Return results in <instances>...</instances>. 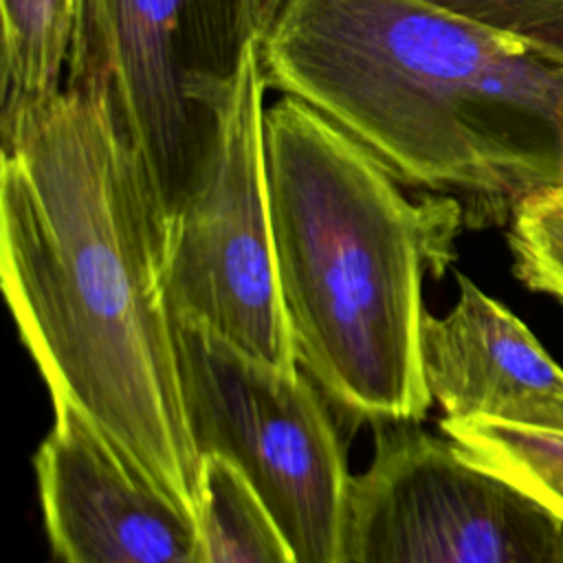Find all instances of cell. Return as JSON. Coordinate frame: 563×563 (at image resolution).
Returning <instances> with one entry per match:
<instances>
[{"instance_id": "obj_3", "label": "cell", "mask_w": 563, "mask_h": 563, "mask_svg": "<svg viewBox=\"0 0 563 563\" xmlns=\"http://www.w3.org/2000/svg\"><path fill=\"white\" fill-rule=\"evenodd\" d=\"M266 183L301 372L358 420H422V279L449 262L462 202L407 198L361 143L284 95L266 108Z\"/></svg>"}, {"instance_id": "obj_15", "label": "cell", "mask_w": 563, "mask_h": 563, "mask_svg": "<svg viewBox=\"0 0 563 563\" xmlns=\"http://www.w3.org/2000/svg\"><path fill=\"white\" fill-rule=\"evenodd\" d=\"M249 4H251L253 33L257 40H262L268 26L273 24V20L277 18V13L282 11V7L286 4V0H249Z\"/></svg>"}, {"instance_id": "obj_14", "label": "cell", "mask_w": 563, "mask_h": 563, "mask_svg": "<svg viewBox=\"0 0 563 563\" xmlns=\"http://www.w3.org/2000/svg\"><path fill=\"white\" fill-rule=\"evenodd\" d=\"M479 24L563 51V0H429Z\"/></svg>"}, {"instance_id": "obj_13", "label": "cell", "mask_w": 563, "mask_h": 563, "mask_svg": "<svg viewBox=\"0 0 563 563\" xmlns=\"http://www.w3.org/2000/svg\"><path fill=\"white\" fill-rule=\"evenodd\" d=\"M508 218L515 275L563 301V183L526 194Z\"/></svg>"}, {"instance_id": "obj_2", "label": "cell", "mask_w": 563, "mask_h": 563, "mask_svg": "<svg viewBox=\"0 0 563 563\" xmlns=\"http://www.w3.org/2000/svg\"><path fill=\"white\" fill-rule=\"evenodd\" d=\"M260 59L402 185L504 218L563 183L559 48L429 0H286Z\"/></svg>"}, {"instance_id": "obj_10", "label": "cell", "mask_w": 563, "mask_h": 563, "mask_svg": "<svg viewBox=\"0 0 563 563\" xmlns=\"http://www.w3.org/2000/svg\"><path fill=\"white\" fill-rule=\"evenodd\" d=\"M79 0H0V139L57 97Z\"/></svg>"}, {"instance_id": "obj_4", "label": "cell", "mask_w": 563, "mask_h": 563, "mask_svg": "<svg viewBox=\"0 0 563 563\" xmlns=\"http://www.w3.org/2000/svg\"><path fill=\"white\" fill-rule=\"evenodd\" d=\"M251 40L249 0H79L66 88L110 108L165 216L211 156Z\"/></svg>"}, {"instance_id": "obj_1", "label": "cell", "mask_w": 563, "mask_h": 563, "mask_svg": "<svg viewBox=\"0 0 563 563\" xmlns=\"http://www.w3.org/2000/svg\"><path fill=\"white\" fill-rule=\"evenodd\" d=\"M0 141V282L53 405L198 517L202 460L163 286L167 216L139 150L101 99L66 86Z\"/></svg>"}, {"instance_id": "obj_5", "label": "cell", "mask_w": 563, "mask_h": 563, "mask_svg": "<svg viewBox=\"0 0 563 563\" xmlns=\"http://www.w3.org/2000/svg\"><path fill=\"white\" fill-rule=\"evenodd\" d=\"M191 442L251 486L299 563H341L350 477L314 385L262 363L194 319L169 314Z\"/></svg>"}, {"instance_id": "obj_8", "label": "cell", "mask_w": 563, "mask_h": 563, "mask_svg": "<svg viewBox=\"0 0 563 563\" xmlns=\"http://www.w3.org/2000/svg\"><path fill=\"white\" fill-rule=\"evenodd\" d=\"M35 453L55 563H207L198 517L139 473L73 407Z\"/></svg>"}, {"instance_id": "obj_11", "label": "cell", "mask_w": 563, "mask_h": 563, "mask_svg": "<svg viewBox=\"0 0 563 563\" xmlns=\"http://www.w3.org/2000/svg\"><path fill=\"white\" fill-rule=\"evenodd\" d=\"M198 521L207 563H299L244 477L216 455L202 460Z\"/></svg>"}, {"instance_id": "obj_9", "label": "cell", "mask_w": 563, "mask_h": 563, "mask_svg": "<svg viewBox=\"0 0 563 563\" xmlns=\"http://www.w3.org/2000/svg\"><path fill=\"white\" fill-rule=\"evenodd\" d=\"M444 317L424 314V383L444 418H488L563 431V369L504 303L466 275Z\"/></svg>"}, {"instance_id": "obj_7", "label": "cell", "mask_w": 563, "mask_h": 563, "mask_svg": "<svg viewBox=\"0 0 563 563\" xmlns=\"http://www.w3.org/2000/svg\"><path fill=\"white\" fill-rule=\"evenodd\" d=\"M341 563H563V521L449 435L378 429L350 477Z\"/></svg>"}, {"instance_id": "obj_12", "label": "cell", "mask_w": 563, "mask_h": 563, "mask_svg": "<svg viewBox=\"0 0 563 563\" xmlns=\"http://www.w3.org/2000/svg\"><path fill=\"white\" fill-rule=\"evenodd\" d=\"M468 455L512 479L563 521V431L488 418L440 422Z\"/></svg>"}, {"instance_id": "obj_6", "label": "cell", "mask_w": 563, "mask_h": 563, "mask_svg": "<svg viewBox=\"0 0 563 563\" xmlns=\"http://www.w3.org/2000/svg\"><path fill=\"white\" fill-rule=\"evenodd\" d=\"M266 88L260 40H251L211 156L167 216L163 286L169 314L194 319L262 363L299 372L271 231Z\"/></svg>"}]
</instances>
